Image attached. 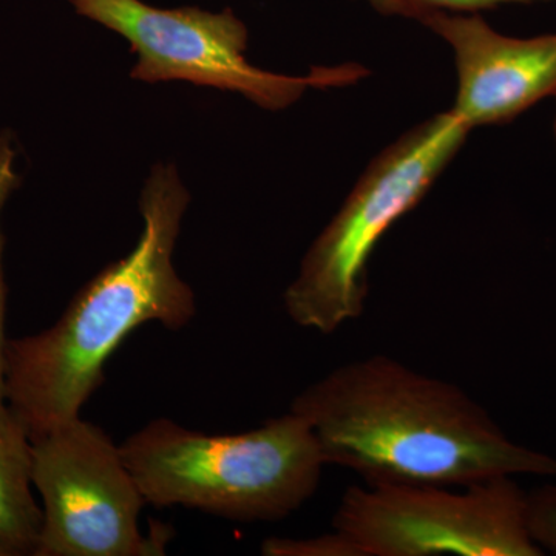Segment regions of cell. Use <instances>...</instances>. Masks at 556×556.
Wrapping results in <instances>:
<instances>
[{"label":"cell","mask_w":556,"mask_h":556,"mask_svg":"<svg viewBox=\"0 0 556 556\" xmlns=\"http://www.w3.org/2000/svg\"><path fill=\"white\" fill-rule=\"evenodd\" d=\"M468 131L447 110L405 131L371 161L285 289V311L295 325L332 334L364 314L376 248L426 199Z\"/></svg>","instance_id":"cell-4"},{"label":"cell","mask_w":556,"mask_h":556,"mask_svg":"<svg viewBox=\"0 0 556 556\" xmlns=\"http://www.w3.org/2000/svg\"><path fill=\"white\" fill-rule=\"evenodd\" d=\"M72 5L79 16L130 43L138 56L130 76L142 83L186 80L243 94L276 112L298 102L308 89L348 86L362 76V68L354 65L316 67L305 76L255 67L247 58V25L230 10H164L141 0H72Z\"/></svg>","instance_id":"cell-5"},{"label":"cell","mask_w":556,"mask_h":556,"mask_svg":"<svg viewBox=\"0 0 556 556\" xmlns=\"http://www.w3.org/2000/svg\"><path fill=\"white\" fill-rule=\"evenodd\" d=\"M119 448L146 503L240 522L294 514L328 466L308 420L291 409L239 434L201 433L159 417Z\"/></svg>","instance_id":"cell-3"},{"label":"cell","mask_w":556,"mask_h":556,"mask_svg":"<svg viewBox=\"0 0 556 556\" xmlns=\"http://www.w3.org/2000/svg\"><path fill=\"white\" fill-rule=\"evenodd\" d=\"M189 201L175 166L156 164L139 197L137 247L80 288L56 324L7 340L3 396L31 439L80 416L135 329L156 321L178 331L197 316L195 294L174 265Z\"/></svg>","instance_id":"cell-2"},{"label":"cell","mask_w":556,"mask_h":556,"mask_svg":"<svg viewBox=\"0 0 556 556\" xmlns=\"http://www.w3.org/2000/svg\"><path fill=\"white\" fill-rule=\"evenodd\" d=\"M328 466L367 485L466 486L503 477H554L556 459L522 447L463 388L394 358L348 362L295 396Z\"/></svg>","instance_id":"cell-1"},{"label":"cell","mask_w":556,"mask_h":556,"mask_svg":"<svg viewBox=\"0 0 556 556\" xmlns=\"http://www.w3.org/2000/svg\"><path fill=\"white\" fill-rule=\"evenodd\" d=\"M387 16L424 21L434 13H478L508 3H535L547 0H365Z\"/></svg>","instance_id":"cell-10"},{"label":"cell","mask_w":556,"mask_h":556,"mask_svg":"<svg viewBox=\"0 0 556 556\" xmlns=\"http://www.w3.org/2000/svg\"><path fill=\"white\" fill-rule=\"evenodd\" d=\"M266 556H364L353 540L334 530L313 538L270 536L260 547Z\"/></svg>","instance_id":"cell-12"},{"label":"cell","mask_w":556,"mask_h":556,"mask_svg":"<svg viewBox=\"0 0 556 556\" xmlns=\"http://www.w3.org/2000/svg\"><path fill=\"white\" fill-rule=\"evenodd\" d=\"M16 146L14 138L9 130L0 131V212L9 201L11 193L21 185V177L16 170ZM3 237L0 230V402L5 401L3 396V354H5V306L7 288L3 280L2 266Z\"/></svg>","instance_id":"cell-11"},{"label":"cell","mask_w":556,"mask_h":556,"mask_svg":"<svg viewBox=\"0 0 556 556\" xmlns=\"http://www.w3.org/2000/svg\"><path fill=\"white\" fill-rule=\"evenodd\" d=\"M42 507L33 496L31 438L5 401L0 402V556H35Z\"/></svg>","instance_id":"cell-9"},{"label":"cell","mask_w":556,"mask_h":556,"mask_svg":"<svg viewBox=\"0 0 556 556\" xmlns=\"http://www.w3.org/2000/svg\"><path fill=\"white\" fill-rule=\"evenodd\" d=\"M554 130H555V141H556V116H555V126H554Z\"/></svg>","instance_id":"cell-14"},{"label":"cell","mask_w":556,"mask_h":556,"mask_svg":"<svg viewBox=\"0 0 556 556\" xmlns=\"http://www.w3.org/2000/svg\"><path fill=\"white\" fill-rule=\"evenodd\" d=\"M527 527L541 551L556 555V485L527 493Z\"/></svg>","instance_id":"cell-13"},{"label":"cell","mask_w":556,"mask_h":556,"mask_svg":"<svg viewBox=\"0 0 556 556\" xmlns=\"http://www.w3.org/2000/svg\"><path fill=\"white\" fill-rule=\"evenodd\" d=\"M332 527L364 556H540L527 493L510 477L464 486L367 485L343 493Z\"/></svg>","instance_id":"cell-6"},{"label":"cell","mask_w":556,"mask_h":556,"mask_svg":"<svg viewBox=\"0 0 556 556\" xmlns=\"http://www.w3.org/2000/svg\"><path fill=\"white\" fill-rule=\"evenodd\" d=\"M31 479L42 500L35 556L163 555L169 530H139L144 496L119 445L75 417L31 439Z\"/></svg>","instance_id":"cell-7"},{"label":"cell","mask_w":556,"mask_h":556,"mask_svg":"<svg viewBox=\"0 0 556 556\" xmlns=\"http://www.w3.org/2000/svg\"><path fill=\"white\" fill-rule=\"evenodd\" d=\"M420 22L453 51L457 86L450 110L468 129L508 123L556 100V33L514 38L477 13H434Z\"/></svg>","instance_id":"cell-8"}]
</instances>
